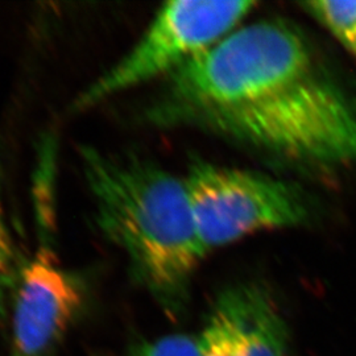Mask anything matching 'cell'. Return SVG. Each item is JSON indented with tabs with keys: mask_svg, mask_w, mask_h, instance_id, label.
I'll return each mask as SVG.
<instances>
[{
	"mask_svg": "<svg viewBox=\"0 0 356 356\" xmlns=\"http://www.w3.org/2000/svg\"><path fill=\"white\" fill-rule=\"evenodd\" d=\"M143 118L202 127L294 164L356 163L355 103L281 20L239 26L179 66Z\"/></svg>",
	"mask_w": 356,
	"mask_h": 356,
	"instance_id": "1",
	"label": "cell"
},
{
	"mask_svg": "<svg viewBox=\"0 0 356 356\" xmlns=\"http://www.w3.org/2000/svg\"><path fill=\"white\" fill-rule=\"evenodd\" d=\"M97 225L127 254L135 277L169 310L182 306L207 251L184 179L135 154L79 149Z\"/></svg>",
	"mask_w": 356,
	"mask_h": 356,
	"instance_id": "2",
	"label": "cell"
},
{
	"mask_svg": "<svg viewBox=\"0 0 356 356\" xmlns=\"http://www.w3.org/2000/svg\"><path fill=\"white\" fill-rule=\"evenodd\" d=\"M254 6L251 0L168 1L138 44L83 90L72 108L88 110L116 92L169 76L238 29Z\"/></svg>",
	"mask_w": 356,
	"mask_h": 356,
	"instance_id": "3",
	"label": "cell"
},
{
	"mask_svg": "<svg viewBox=\"0 0 356 356\" xmlns=\"http://www.w3.org/2000/svg\"><path fill=\"white\" fill-rule=\"evenodd\" d=\"M207 254L268 229L305 222V202L291 185L250 170L194 161L184 178Z\"/></svg>",
	"mask_w": 356,
	"mask_h": 356,
	"instance_id": "4",
	"label": "cell"
},
{
	"mask_svg": "<svg viewBox=\"0 0 356 356\" xmlns=\"http://www.w3.org/2000/svg\"><path fill=\"white\" fill-rule=\"evenodd\" d=\"M54 173L51 168H41L35 175L38 244L24 260L13 294L10 356L48 355L83 304L81 281L63 267L53 247Z\"/></svg>",
	"mask_w": 356,
	"mask_h": 356,
	"instance_id": "5",
	"label": "cell"
},
{
	"mask_svg": "<svg viewBox=\"0 0 356 356\" xmlns=\"http://www.w3.org/2000/svg\"><path fill=\"white\" fill-rule=\"evenodd\" d=\"M198 342L201 356H286L288 331L267 288L248 282L219 294Z\"/></svg>",
	"mask_w": 356,
	"mask_h": 356,
	"instance_id": "6",
	"label": "cell"
},
{
	"mask_svg": "<svg viewBox=\"0 0 356 356\" xmlns=\"http://www.w3.org/2000/svg\"><path fill=\"white\" fill-rule=\"evenodd\" d=\"M24 261L20 259L3 204V168L0 161V316L4 317L10 296L15 294Z\"/></svg>",
	"mask_w": 356,
	"mask_h": 356,
	"instance_id": "7",
	"label": "cell"
},
{
	"mask_svg": "<svg viewBox=\"0 0 356 356\" xmlns=\"http://www.w3.org/2000/svg\"><path fill=\"white\" fill-rule=\"evenodd\" d=\"M306 11L356 56V1H307Z\"/></svg>",
	"mask_w": 356,
	"mask_h": 356,
	"instance_id": "8",
	"label": "cell"
},
{
	"mask_svg": "<svg viewBox=\"0 0 356 356\" xmlns=\"http://www.w3.org/2000/svg\"><path fill=\"white\" fill-rule=\"evenodd\" d=\"M136 356H201L198 339L188 335H169L141 347Z\"/></svg>",
	"mask_w": 356,
	"mask_h": 356,
	"instance_id": "9",
	"label": "cell"
},
{
	"mask_svg": "<svg viewBox=\"0 0 356 356\" xmlns=\"http://www.w3.org/2000/svg\"><path fill=\"white\" fill-rule=\"evenodd\" d=\"M135 356H136V355H135Z\"/></svg>",
	"mask_w": 356,
	"mask_h": 356,
	"instance_id": "10",
	"label": "cell"
}]
</instances>
